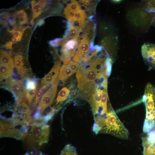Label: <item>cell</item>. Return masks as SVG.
<instances>
[{
	"mask_svg": "<svg viewBox=\"0 0 155 155\" xmlns=\"http://www.w3.org/2000/svg\"><path fill=\"white\" fill-rule=\"evenodd\" d=\"M31 126L30 131L28 130L24 134L22 139L27 140L30 143H38L39 145L47 142L50 131L49 126L36 124Z\"/></svg>",
	"mask_w": 155,
	"mask_h": 155,
	"instance_id": "4",
	"label": "cell"
},
{
	"mask_svg": "<svg viewBox=\"0 0 155 155\" xmlns=\"http://www.w3.org/2000/svg\"><path fill=\"white\" fill-rule=\"evenodd\" d=\"M102 50H101L99 52L98 55V57H99V55H100V52H101V51ZM86 63V64H88V65H92V64L93 63H90L88 62V63Z\"/></svg>",
	"mask_w": 155,
	"mask_h": 155,
	"instance_id": "37",
	"label": "cell"
},
{
	"mask_svg": "<svg viewBox=\"0 0 155 155\" xmlns=\"http://www.w3.org/2000/svg\"><path fill=\"white\" fill-rule=\"evenodd\" d=\"M103 91L102 90L97 89L89 102L91 106L94 117L98 114L100 106Z\"/></svg>",
	"mask_w": 155,
	"mask_h": 155,
	"instance_id": "12",
	"label": "cell"
},
{
	"mask_svg": "<svg viewBox=\"0 0 155 155\" xmlns=\"http://www.w3.org/2000/svg\"><path fill=\"white\" fill-rule=\"evenodd\" d=\"M99 133L111 134L124 139H128L129 136L128 130L111 107L107 110L105 115L104 123Z\"/></svg>",
	"mask_w": 155,
	"mask_h": 155,
	"instance_id": "1",
	"label": "cell"
},
{
	"mask_svg": "<svg viewBox=\"0 0 155 155\" xmlns=\"http://www.w3.org/2000/svg\"><path fill=\"white\" fill-rule=\"evenodd\" d=\"M49 86L44 85L37 91L36 95V98L34 101L35 105H36L38 102L40 98L42 97V93Z\"/></svg>",
	"mask_w": 155,
	"mask_h": 155,
	"instance_id": "26",
	"label": "cell"
},
{
	"mask_svg": "<svg viewBox=\"0 0 155 155\" xmlns=\"http://www.w3.org/2000/svg\"><path fill=\"white\" fill-rule=\"evenodd\" d=\"M46 2L44 0H40L37 2L36 1H32V18L31 23L33 24L34 19L39 16L42 12V9L46 6Z\"/></svg>",
	"mask_w": 155,
	"mask_h": 155,
	"instance_id": "13",
	"label": "cell"
},
{
	"mask_svg": "<svg viewBox=\"0 0 155 155\" xmlns=\"http://www.w3.org/2000/svg\"><path fill=\"white\" fill-rule=\"evenodd\" d=\"M28 130L25 125L18 123L12 119L0 120L1 137H8L21 140Z\"/></svg>",
	"mask_w": 155,
	"mask_h": 155,
	"instance_id": "3",
	"label": "cell"
},
{
	"mask_svg": "<svg viewBox=\"0 0 155 155\" xmlns=\"http://www.w3.org/2000/svg\"><path fill=\"white\" fill-rule=\"evenodd\" d=\"M9 15L8 12L4 11L0 13V23L2 24L6 25V22L8 20Z\"/></svg>",
	"mask_w": 155,
	"mask_h": 155,
	"instance_id": "28",
	"label": "cell"
},
{
	"mask_svg": "<svg viewBox=\"0 0 155 155\" xmlns=\"http://www.w3.org/2000/svg\"><path fill=\"white\" fill-rule=\"evenodd\" d=\"M97 89V85L94 80L86 84L80 89L76 97L84 99L89 103Z\"/></svg>",
	"mask_w": 155,
	"mask_h": 155,
	"instance_id": "9",
	"label": "cell"
},
{
	"mask_svg": "<svg viewBox=\"0 0 155 155\" xmlns=\"http://www.w3.org/2000/svg\"><path fill=\"white\" fill-rule=\"evenodd\" d=\"M145 63L150 69H155V44L144 43L141 49Z\"/></svg>",
	"mask_w": 155,
	"mask_h": 155,
	"instance_id": "8",
	"label": "cell"
},
{
	"mask_svg": "<svg viewBox=\"0 0 155 155\" xmlns=\"http://www.w3.org/2000/svg\"><path fill=\"white\" fill-rule=\"evenodd\" d=\"M80 41L79 37L69 40L64 44L61 50V52L64 56L63 58L71 59L74 55Z\"/></svg>",
	"mask_w": 155,
	"mask_h": 155,
	"instance_id": "10",
	"label": "cell"
},
{
	"mask_svg": "<svg viewBox=\"0 0 155 155\" xmlns=\"http://www.w3.org/2000/svg\"><path fill=\"white\" fill-rule=\"evenodd\" d=\"M61 39L57 38L54 40L50 42V44L53 46H56L58 45L59 41L61 40Z\"/></svg>",
	"mask_w": 155,
	"mask_h": 155,
	"instance_id": "34",
	"label": "cell"
},
{
	"mask_svg": "<svg viewBox=\"0 0 155 155\" xmlns=\"http://www.w3.org/2000/svg\"><path fill=\"white\" fill-rule=\"evenodd\" d=\"M23 57L20 55H16L14 58V64L19 74L24 75L26 74L28 69L24 66Z\"/></svg>",
	"mask_w": 155,
	"mask_h": 155,
	"instance_id": "15",
	"label": "cell"
},
{
	"mask_svg": "<svg viewBox=\"0 0 155 155\" xmlns=\"http://www.w3.org/2000/svg\"><path fill=\"white\" fill-rule=\"evenodd\" d=\"M61 65L60 61H57L52 69L41 80L42 85L49 86L52 84L55 80L58 78Z\"/></svg>",
	"mask_w": 155,
	"mask_h": 155,
	"instance_id": "11",
	"label": "cell"
},
{
	"mask_svg": "<svg viewBox=\"0 0 155 155\" xmlns=\"http://www.w3.org/2000/svg\"><path fill=\"white\" fill-rule=\"evenodd\" d=\"M38 88L32 90H26V97L28 104L30 105L33 98L36 94Z\"/></svg>",
	"mask_w": 155,
	"mask_h": 155,
	"instance_id": "24",
	"label": "cell"
},
{
	"mask_svg": "<svg viewBox=\"0 0 155 155\" xmlns=\"http://www.w3.org/2000/svg\"><path fill=\"white\" fill-rule=\"evenodd\" d=\"M7 28L8 31L10 33L13 32L15 31L17 28V26L15 23H12L9 22L7 23L5 25Z\"/></svg>",
	"mask_w": 155,
	"mask_h": 155,
	"instance_id": "30",
	"label": "cell"
},
{
	"mask_svg": "<svg viewBox=\"0 0 155 155\" xmlns=\"http://www.w3.org/2000/svg\"><path fill=\"white\" fill-rule=\"evenodd\" d=\"M69 92V90L66 87L63 88L59 92L56 99V105L66 100Z\"/></svg>",
	"mask_w": 155,
	"mask_h": 155,
	"instance_id": "20",
	"label": "cell"
},
{
	"mask_svg": "<svg viewBox=\"0 0 155 155\" xmlns=\"http://www.w3.org/2000/svg\"><path fill=\"white\" fill-rule=\"evenodd\" d=\"M148 10L151 12H155V1H150L148 3ZM153 23L155 25V18Z\"/></svg>",
	"mask_w": 155,
	"mask_h": 155,
	"instance_id": "32",
	"label": "cell"
},
{
	"mask_svg": "<svg viewBox=\"0 0 155 155\" xmlns=\"http://www.w3.org/2000/svg\"><path fill=\"white\" fill-rule=\"evenodd\" d=\"M23 32V31H15L13 32V37L16 39L17 41H20Z\"/></svg>",
	"mask_w": 155,
	"mask_h": 155,
	"instance_id": "31",
	"label": "cell"
},
{
	"mask_svg": "<svg viewBox=\"0 0 155 155\" xmlns=\"http://www.w3.org/2000/svg\"><path fill=\"white\" fill-rule=\"evenodd\" d=\"M142 100L146 109L143 131L148 133L155 127V87L150 83L145 87Z\"/></svg>",
	"mask_w": 155,
	"mask_h": 155,
	"instance_id": "2",
	"label": "cell"
},
{
	"mask_svg": "<svg viewBox=\"0 0 155 155\" xmlns=\"http://www.w3.org/2000/svg\"><path fill=\"white\" fill-rule=\"evenodd\" d=\"M74 73L77 72L80 68V65L78 63L71 61L67 65Z\"/></svg>",
	"mask_w": 155,
	"mask_h": 155,
	"instance_id": "29",
	"label": "cell"
},
{
	"mask_svg": "<svg viewBox=\"0 0 155 155\" xmlns=\"http://www.w3.org/2000/svg\"><path fill=\"white\" fill-rule=\"evenodd\" d=\"M17 14L21 24H25L28 22L27 14L24 10L22 9L18 11Z\"/></svg>",
	"mask_w": 155,
	"mask_h": 155,
	"instance_id": "23",
	"label": "cell"
},
{
	"mask_svg": "<svg viewBox=\"0 0 155 155\" xmlns=\"http://www.w3.org/2000/svg\"><path fill=\"white\" fill-rule=\"evenodd\" d=\"M26 90H32L36 88V83L33 80L28 79L26 80L25 84Z\"/></svg>",
	"mask_w": 155,
	"mask_h": 155,
	"instance_id": "25",
	"label": "cell"
},
{
	"mask_svg": "<svg viewBox=\"0 0 155 155\" xmlns=\"http://www.w3.org/2000/svg\"><path fill=\"white\" fill-rule=\"evenodd\" d=\"M16 18V15L15 14H12L11 15H9L8 20V22L15 23Z\"/></svg>",
	"mask_w": 155,
	"mask_h": 155,
	"instance_id": "33",
	"label": "cell"
},
{
	"mask_svg": "<svg viewBox=\"0 0 155 155\" xmlns=\"http://www.w3.org/2000/svg\"><path fill=\"white\" fill-rule=\"evenodd\" d=\"M11 41L13 44H15L16 43L17 41L15 38L13 37L11 38Z\"/></svg>",
	"mask_w": 155,
	"mask_h": 155,
	"instance_id": "36",
	"label": "cell"
},
{
	"mask_svg": "<svg viewBox=\"0 0 155 155\" xmlns=\"http://www.w3.org/2000/svg\"><path fill=\"white\" fill-rule=\"evenodd\" d=\"M13 43L11 41H9L7 42L3 46L7 49H11L12 48V46Z\"/></svg>",
	"mask_w": 155,
	"mask_h": 155,
	"instance_id": "35",
	"label": "cell"
},
{
	"mask_svg": "<svg viewBox=\"0 0 155 155\" xmlns=\"http://www.w3.org/2000/svg\"><path fill=\"white\" fill-rule=\"evenodd\" d=\"M67 6L71 10L75 12L81 9V7L76 1L73 0L70 3L68 4Z\"/></svg>",
	"mask_w": 155,
	"mask_h": 155,
	"instance_id": "27",
	"label": "cell"
},
{
	"mask_svg": "<svg viewBox=\"0 0 155 155\" xmlns=\"http://www.w3.org/2000/svg\"><path fill=\"white\" fill-rule=\"evenodd\" d=\"M13 68L0 64V80L7 79L10 77L12 74Z\"/></svg>",
	"mask_w": 155,
	"mask_h": 155,
	"instance_id": "19",
	"label": "cell"
},
{
	"mask_svg": "<svg viewBox=\"0 0 155 155\" xmlns=\"http://www.w3.org/2000/svg\"><path fill=\"white\" fill-rule=\"evenodd\" d=\"M74 73L67 65H63L60 69L58 79L64 82Z\"/></svg>",
	"mask_w": 155,
	"mask_h": 155,
	"instance_id": "18",
	"label": "cell"
},
{
	"mask_svg": "<svg viewBox=\"0 0 155 155\" xmlns=\"http://www.w3.org/2000/svg\"><path fill=\"white\" fill-rule=\"evenodd\" d=\"M6 85L17 95H20L22 92L23 86L20 81L10 78L6 82Z\"/></svg>",
	"mask_w": 155,
	"mask_h": 155,
	"instance_id": "14",
	"label": "cell"
},
{
	"mask_svg": "<svg viewBox=\"0 0 155 155\" xmlns=\"http://www.w3.org/2000/svg\"><path fill=\"white\" fill-rule=\"evenodd\" d=\"M80 32V30L71 25L68 33L66 37L68 39L77 38L79 37Z\"/></svg>",
	"mask_w": 155,
	"mask_h": 155,
	"instance_id": "21",
	"label": "cell"
},
{
	"mask_svg": "<svg viewBox=\"0 0 155 155\" xmlns=\"http://www.w3.org/2000/svg\"><path fill=\"white\" fill-rule=\"evenodd\" d=\"M76 75L78 88H81L86 84L101 78L91 67L86 68L80 67L76 72Z\"/></svg>",
	"mask_w": 155,
	"mask_h": 155,
	"instance_id": "5",
	"label": "cell"
},
{
	"mask_svg": "<svg viewBox=\"0 0 155 155\" xmlns=\"http://www.w3.org/2000/svg\"><path fill=\"white\" fill-rule=\"evenodd\" d=\"M56 79L53 82L52 86L43 94L38 104V107L40 113L49 106L53 102L55 96L58 82Z\"/></svg>",
	"mask_w": 155,
	"mask_h": 155,
	"instance_id": "6",
	"label": "cell"
},
{
	"mask_svg": "<svg viewBox=\"0 0 155 155\" xmlns=\"http://www.w3.org/2000/svg\"><path fill=\"white\" fill-rule=\"evenodd\" d=\"M0 64L14 68V62L10 55L2 50H0Z\"/></svg>",
	"mask_w": 155,
	"mask_h": 155,
	"instance_id": "16",
	"label": "cell"
},
{
	"mask_svg": "<svg viewBox=\"0 0 155 155\" xmlns=\"http://www.w3.org/2000/svg\"><path fill=\"white\" fill-rule=\"evenodd\" d=\"M108 99V94L107 89L103 91L102 97L98 114L97 115L103 116L107 113V102Z\"/></svg>",
	"mask_w": 155,
	"mask_h": 155,
	"instance_id": "17",
	"label": "cell"
},
{
	"mask_svg": "<svg viewBox=\"0 0 155 155\" xmlns=\"http://www.w3.org/2000/svg\"><path fill=\"white\" fill-rule=\"evenodd\" d=\"M86 18L85 11L81 9L75 12L73 20H80L86 21Z\"/></svg>",
	"mask_w": 155,
	"mask_h": 155,
	"instance_id": "22",
	"label": "cell"
},
{
	"mask_svg": "<svg viewBox=\"0 0 155 155\" xmlns=\"http://www.w3.org/2000/svg\"><path fill=\"white\" fill-rule=\"evenodd\" d=\"M78 50L73 58V61L76 62L85 63L90 49V42L92 39L87 36H83L80 38Z\"/></svg>",
	"mask_w": 155,
	"mask_h": 155,
	"instance_id": "7",
	"label": "cell"
}]
</instances>
